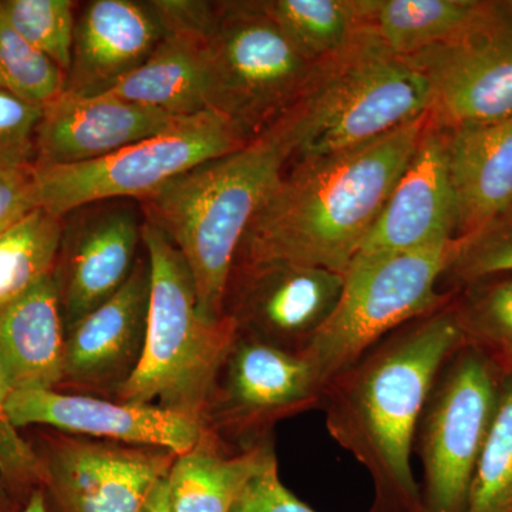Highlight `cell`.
<instances>
[{
	"label": "cell",
	"mask_w": 512,
	"mask_h": 512,
	"mask_svg": "<svg viewBox=\"0 0 512 512\" xmlns=\"http://www.w3.org/2000/svg\"><path fill=\"white\" fill-rule=\"evenodd\" d=\"M464 343L453 301L406 323L323 386L328 433L372 480L370 512H423L412 454L434 380Z\"/></svg>",
	"instance_id": "obj_1"
},
{
	"label": "cell",
	"mask_w": 512,
	"mask_h": 512,
	"mask_svg": "<svg viewBox=\"0 0 512 512\" xmlns=\"http://www.w3.org/2000/svg\"><path fill=\"white\" fill-rule=\"evenodd\" d=\"M429 116L363 146L291 161L252 218L235 264L289 262L345 275L412 160Z\"/></svg>",
	"instance_id": "obj_2"
},
{
	"label": "cell",
	"mask_w": 512,
	"mask_h": 512,
	"mask_svg": "<svg viewBox=\"0 0 512 512\" xmlns=\"http://www.w3.org/2000/svg\"><path fill=\"white\" fill-rule=\"evenodd\" d=\"M298 146L291 111L227 156L214 158L138 201L183 255L198 311L220 320L239 245Z\"/></svg>",
	"instance_id": "obj_3"
},
{
	"label": "cell",
	"mask_w": 512,
	"mask_h": 512,
	"mask_svg": "<svg viewBox=\"0 0 512 512\" xmlns=\"http://www.w3.org/2000/svg\"><path fill=\"white\" fill-rule=\"evenodd\" d=\"M143 244L151 268L146 345L136 373L113 400L156 404L201 426L237 328L228 316L210 320L201 315L183 255L147 218Z\"/></svg>",
	"instance_id": "obj_4"
},
{
	"label": "cell",
	"mask_w": 512,
	"mask_h": 512,
	"mask_svg": "<svg viewBox=\"0 0 512 512\" xmlns=\"http://www.w3.org/2000/svg\"><path fill=\"white\" fill-rule=\"evenodd\" d=\"M423 74L393 53L372 28L315 64L291 110L298 146L293 160L340 153L370 143L430 114Z\"/></svg>",
	"instance_id": "obj_5"
},
{
	"label": "cell",
	"mask_w": 512,
	"mask_h": 512,
	"mask_svg": "<svg viewBox=\"0 0 512 512\" xmlns=\"http://www.w3.org/2000/svg\"><path fill=\"white\" fill-rule=\"evenodd\" d=\"M456 239L353 259L336 308L302 355L320 386L389 333L453 301L440 285Z\"/></svg>",
	"instance_id": "obj_6"
},
{
	"label": "cell",
	"mask_w": 512,
	"mask_h": 512,
	"mask_svg": "<svg viewBox=\"0 0 512 512\" xmlns=\"http://www.w3.org/2000/svg\"><path fill=\"white\" fill-rule=\"evenodd\" d=\"M315 64L293 46L261 0L215 2L208 33L207 109L249 138L296 106Z\"/></svg>",
	"instance_id": "obj_7"
},
{
	"label": "cell",
	"mask_w": 512,
	"mask_h": 512,
	"mask_svg": "<svg viewBox=\"0 0 512 512\" xmlns=\"http://www.w3.org/2000/svg\"><path fill=\"white\" fill-rule=\"evenodd\" d=\"M251 140L232 121L205 110L90 163L35 168L36 208L66 217L96 202L141 201L192 168Z\"/></svg>",
	"instance_id": "obj_8"
},
{
	"label": "cell",
	"mask_w": 512,
	"mask_h": 512,
	"mask_svg": "<svg viewBox=\"0 0 512 512\" xmlns=\"http://www.w3.org/2000/svg\"><path fill=\"white\" fill-rule=\"evenodd\" d=\"M503 373L473 346L441 367L417 423L423 512H466L477 463L493 427Z\"/></svg>",
	"instance_id": "obj_9"
},
{
	"label": "cell",
	"mask_w": 512,
	"mask_h": 512,
	"mask_svg": "<svg viewBox=\"0 0 512 512\" xmlns=\"http://www.w3.org/2000/svg\"><path fill=\"white\" fill-rule=\"evenodd\" d=\"M323 387L302 356L235 333L201 427L232 450L274 439L279 421L322 407Z\"/></svg>",
	"instance_id": "obj_10"
},
{
	"label": "cell",
	"mask_w": 512,
	"mask_h": 512,
	"mask_svg": "<svg viewBox=\"0 0 512 512\" xmlns=\"http://www.w3.org/2000/svg\"><path fill=\"white\" fill-rule=\"evenodd\" d=\"M35 450L49 512H143L178 456L60 431L42 434Z\"/></svg>",
	"instance_id": "obj_11"
},
{
	"label": "cell",
	"mask_w": 512,
	"mask_h": 512,
	"mask_svg": "<svg viewBox=\"0 0 512 512\" xmlns=\"http://www.w3.org/2000/svg\"><path fill=\"white\" fill-rule=\"evenodd\" d=\"M345 275L289 262H237L222 315L237 332L302 356L336 308Z\"/></svg>",
	"instance_id": "obj_12"
},
{
	"label": "cell",
	"mask_w": 512,
	"mask_h": 512,
	"mask_svg": "<svg viewBox=\"0 0 512 512\" xmlns=\"http://www.w3.org/2000/svg\"><path fill=\"white\" fill-rule=\"evenodd\" d=\"M406 59L429 84L430 119L441 130L512 114V22L497 6L463 36Z\"/></svg>",
	"instance_id": "obj_13"
},
{
	"label": "cell",
	"mask_w": 512,
	"mask_h": 512,
	"mask_svg": "<svg viewBox=\"0 0 512 512\" xmlns=\"http://www.w3.org/2000/svg\"><path fill=\"white\" fill-rule=\"evenodd\" d=\"M144 222L134 200L96 202L64 217L52 274L64 330L126 284L143 247Z\"/></svg>",
	"instance_id": "obj_14"
},
{
	"label": "cell",
	"mask_w": 512,
	"mask_h": 512,
	"mask_svg": "<svg viewBox=\"0 0 512 512\" xmlns=\"http://www.w3.org/2000/svg\"><path fill=\"white\" fill-rule=\"evenodd\" d=\"M150 295L151 268L143 245L123 288L64 330L62 380L57 392L116 397L143 357Z\"/></svg>",
	"instance_id": "obj_15"
},
{
	"label": "cell",
	"mask_w": 512,
	"mask_h": 512,
	"mask_svg": "<svg viewBox=\"0 0 512 512\" xmlns=\"http://www.w3.org/2000/svg\"><path fill=\"white\" fill-rule=\"evenodd\" d=\"M6 410L18 430L46 426L72 436L165 448L178 456L191 450L202 433L197 421L156 404L120 403L92 394L22 390L10 394Z\"/></svg>",
	"instance_id": "obj_16"
},
{
	"label": "cell",
	"mask_w": 512,
	"mask_h": 512,
	"mask_svg": "<svg viewBox=\"0 0 512 512\" xmlns=\"http://www.w3.org/2000/svg\"><path fill=\"white\" fill-rule=\"evenodd\" d=\"M150 6L163 36L146 62L106 94L173 117L208 110V33L215 2L151 0Z\"/></svg>",
	"instance_id": "obj_17"
},
{
	"label": "cell",
	"mask_w": 512,
	"mask_h": 512,
	"mask_svg": "<svg viewBox=\"0 0 512 512\" xmlns=\"http://www.w3.org/2000/svg\"><path fill=\"white\" fill-rule=\"evenodd\" d=\"M446 134L430 119L359 255L413 251L457 238Z\"/></svg>",
	"instance_id": "obj_18"
},
{
	"label": "cell",
	"mask_w": 512,
	"mask_h": 512,
	"mask_svg": "<svg viewBox=\"0 0 512 512\" xmlns=\"http://www.w3.org/2000/svg\"><path fill=\"white\" fill-rule=\"evenodd\" d=\"M163 111L113 94L64 92L43 107L36 130L35 168L90 163L157 134L175 120Z\"/></svg>",
	"instance_id": "obj_19"
},
{
	"label": "cell",
	"mask_w": 512,
	"mask_h": 512,
	"mask_svg": "<svg viewBox=\"0 0 512 512\" xmlns=\"http://www.w3.org/2000/svg\"><path fill=\"white\" fill-rule=\"evenodd\" d=\"M163 36L148 2L92 0L77 13L66 90L74 96L109 93L141 66Z\"/></svg>",
	"instance_id": "obj_20"
},
{
	"label": "cell",
	"mask_w": 512,
	"mask_h": 512,
	"mask_svg": "<svg viewBox=\"0 0 512 512\" xmlns=\"http://www.w3.org/2000/svg\"><path fill=\"white\" fill-rule=\"evenodd\" d=\"M443 131L456 195L457 238L466 237L512 208V114Z\"/></svg>",
	"instance_id": "obj_21"
},
{
	"label": "cell",
	"mask_w": 512,
	"mask_h": 512,
	"mask_svg": "<svg viewBox=\"0 0 512 512\" xmlns=\"http://www.w3.org/2000/svg\"><path fill=\"white\" fill-rule=\"evenodd\" d=\"M64 323L53 276L0 311V366L12 392L57 390Z\"/></svg>",
	"instance_id": "obj_22"
},
{
	"label": "cell",
	"mask_w": 512,
	"mask_h": 512,
	"mask_svg": "<svg viewBox=\"0 0 512 512\" xmlns=\"http://www.w3.org/2000/svg\"><path fill=\"white\" fill-rule=\"evenodd\" d=\"M274 458V439L249 450H232L202 429L198 443L177 456L168 473L171 504L177 512H232Z\"/></svg>",
	"instance_id": "obj_23"
},
{
	"label": "cell",
	"mask_w": 512,
	"mask_h": 512,
	"mask_svg": "<svg viewBox=\"0 0 512 512\" xmlns=\"http://www.w3.org/2000/svg\"><path fill=\"white\" fill-rule=\"evenodd\" d=\"M494 8L468 0H373L370 28L393 53L407 57L456 40Z\"/></svg>",
	"instance_id": "obj_24"
},
{
	"label": "cell",
	"mask_w": 512,
	"mask_h": 512,
	"mask_svg": "<svg viewBox=\"0 0 512 512\" xmlns=\"http://www.w3.org/2000/svg\"><path fill=\"white\" fill-rule=\"evenodd\" d=\"M262 6L309 62L335 55L370 28L373 0H261Z\"/></svg>",
	"instance_id": "obj_25"
},
{
	"label": "cell",
	"mask_w": 512,
	"mask_h": 512,
	"mask_svg": "<svg viewBox=\"0 0 512 512\" xmlns=\"http://www.w3.org/2000/svg\"><path fill=\"white\" fill-rule=\"evenodd\" d=\"M63 220L35 208L0 229V311L53 274Z\"/></svg>",
	"instance_id": "obj_26"
},
{
	"label": "cell",
	"mask_w": 512,
	"mask_h": 512,
	"mask_svg": "<svg viewBox=\"0 0 512 512\" xmlns=\"http://www.w3.org/2000/svg\"><path fill=\"white\" fill-rule=\"evenodd\" d=\"M454 306L464 343L483 352L503 375H512V276L466 286Z\"/></svg>",
	"instance_id": "obj_27"
},
{
	"label": "cell",
	"mask_w": 512,
	"mask_h": 512,
	"mask_svg": "<svg viewBox=\"0 0 512 512\" xmlns=\"http://www.w3.org/2000/svg\"><path fill=\"white\" fill-rule=\"evenodd\" d=\"M466 512H512V375L503 376L497 413L477 463Z\"/></svg>",
	"instance_id": "obj_28"
},
{
	"label": "cell",
	"mask_w": 512,
	"mask_h": 512,
	"mask_svg": "<svg viewBox=\"0 0 512 512\" xmlns=\"http://www.w3.org/2000/svg\"><path fill=\"white\" fill-rule=\"evenodd\" d=\"M0 90L46 107L66 90V73L30 46L0 10Z\"/></svg>",
	"instance_id": "obj_29"
},
{
	"label": "cell",
	"mask_w": 512,
	"mask_h": 512,
	"mask_svg": "<svg viewBox=\"0 0 512 512\" xmlns=\"http://www.w3.org/2000/svg\"><path fill=\"white\" fill-rule=\"evenodd\" d=\"M77 9L72 0H0L10 26L66 74L72 64Z\"/></svg>",
	"instance_id": "obj_30"
},
{
	"label": "cell",
	"mask_w": 512,
	"mask_h": 512,
	"mask_svg": "<svg viewBox=\"0 0 512 512\" xmlns=\"http://www.w3.org/2000/svg\"><path fill=\"white\" fill-rule=\"evenodd\" d=\"M512 276V208L473 234L456 239V251L443 279L453 285H468Z\"/></svg>",
	"instance_id": "obj_31"
},
{
	"label": "cell",
	"mask_w": 512,
	"mask_h": 512,
	"mask_svg": "<svg viewBox=\"0 0 512 512\" xmlns=\"http://www.w3.org/2000/svg\"><path fill=\"white\" fill-rule=\"evenodd\" d=\"M10 394L12 389L0 366V481L16 503L25 505L30 495L42 490V464L33 444L23 439L9 420L6 406Z\"/></svg>",
	"instance_id": "obj_32"
},
{
	"label": "cell",
	"mask_w": 512,
	"mask_h": 512,
	"mask_svg": "<svg viewBox=\"0 0 512 512\" xmlns=\"http://www.w3.org/2000/svg\"><path fill=\"white\" fill-rule=\"evenodd\" d=\"M42 107L0 90V163L35 165Z\"/></svg>",
	"instance_id": "obj_33"
},
{
	"label": "cell",
	"mask_w": 512,
	"mask_h": 512,
	"mask_svg": "<svg viewBox=\"0 0 512 512\" xmlns=\"http://www.w3.org/2000/svg\"><path fill=\"white\" fill-rule=\"evenodd\" d=\"M232 512H318L299 500L279 478L278 460L269 461L252 480Z\"/></svg>",
	"instance_id": "obj_34"
},
{
	"label": "cell",
	"mask_w": 512,
	"mask_h": 512,
	"mask_svg": "<svg viewBox=\"0 0 512 512\" xmlns=\"http://www.w3.org/2000/svg\"><path fill=\"white\" fill-rule=\"evenodd\" d=\"M35 208V167L0 163V228Z\"/></svg>",
	"instance_id": "obj_35"
},
{
	"label": "cell",
	"mask_w": 512,
	"mask_h": 512,
	"mask_svg": "<svg viewBox=\"0 0 512 512\" xmlns=\"http://www.w3.org/2000/svg\"><path fill=\"white\" fill-rule=\"evenodd\" d=\"M143 512H177L174 510L170 494H168L167 477L154 488L146 505H144Z\"/></svg>",
	"instance_id": "obj_36"
},
{
	"label": "cell",
	"mask_w": 512,
	"mask_h": 512,
	"mask_svg": "<svg viewBox=\"0 0 512 512\" xmlns=\"http://www.w3.org/2000/svg\"><path fill=\"white\" fill-rule=\"evenodd\" d=\"M18 512H49L47 510L45 494L42 490H36L35 493L30 495L28 501Z\"/></svg>",
	"instance_id": "obj_37"
},
{
	"label": "cell",
	"mask_w": 512,
	"mask_h": 512,
	"mask_svg": "<svg viewBox=\"0 0 512 512\" xmlns=\"http://www.w3.org/2000/svg\"><path fill=\"white\" fill-rule=\"evenodd\" d=\"M20 508H22V505L16 503L8 488L0 481V512H18Z\"/></svg>",
	"instance_id": "obj_38"
}]
</instances>
